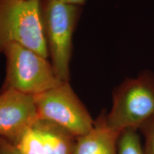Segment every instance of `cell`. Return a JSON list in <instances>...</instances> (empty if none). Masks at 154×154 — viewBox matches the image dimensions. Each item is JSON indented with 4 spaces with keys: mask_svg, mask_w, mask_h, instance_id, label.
I'll return each instance as SVG.
<instances>
[{
    "mask_svg": "<svg viewBox=\"0 0 154 154\" xmlns=\"http://www.w3.org/2000/svg\"><path fill=\"white\" fill-rule=\"evenodd\" d=\"M34 98L38 119L51 121L76 137L87 134L94 127V121L69 82Z\"/></svg>",
    "mask_w": 154,
    "mask_h": 154,
    "instance_id": "5",
    "label": "cell"
},
{
    "mask_svg": "<svg viewBox=\"0 0 154 154\" xmlns=\"http://www.w3.org/2000/svg\"><path fill=\"white\" fill-rule=\"evenodd\" d=\"M3 54L7 59V68L2 90L13 89L35 96L63 82L47 58L33 50L12 44L5 48Z\"/></svg>",
    "mask_w": 154,
    "mask_h": 154,
    "instance_id": "3",
    "label": "cell"
},
{
    "mask_svg": "<svg viewBox=\"0 0 154 154\" xmlns=\"http://www.w3.org/2000/svg\"><path fill=\"white\" fill-rule=\"evenodd\" d=\"M38 119L34 96L1 89L0 137L12 141Z\"/></svg>",
    "mask_w": 154,
    "mask_h": 154,
    "instance_id": "7",
    "label": "cell"
},
{
    "mask_svg": "<svg viewBox=\"0 0 154 154\" xmlns=\"http://www.w3.org/2000/svg\"><path fill=\"white\" fill-rule=\"evenodd\" d=\"M154 118V74L143 72L127 79L113 93L107 124L116 131L139 128Z\"/></svg>",
    "mask_w": 154,
    "mask_h": 154,
    "instance_id": "2",
    "label": "cell"
},
{
    "mask_svg": "<svg viewBox=\"0 0 154 154\" xmlns=\"http://www.w3.org/2000/svg\"><path fill=\"white\" fill-rule=\"evenodd\" d=\"M41 11L51 63L58 78L69 82L72 37L79 15V6L58 0H42Z\"/></svg>",
    "mask_w": 154,
    "mask_h": 154,
    "instance_id": "4",
    "label": "cell"
},
{
    "mask_svg": "<svg viewBox=\"0 0 154 154\" xmlns=\"http://www.w3.org/2000/svg\"><path fill=\"white\" fill-rule=\"evenodd\" d=\"M0 154H20L9 140L0 137Z\"/></svg>",
    "mask_w": 154,
    "mask_h": 154,
    "instance_id": "11",
    "label": "cell"
},
{
    "mask_svg": "<svg viewBox=\"0 0 154 154\" xmlns=\"http://www.w3.org/2000/svg\"><path fill=\"white\" fill-rule=\"evenodd\" d=\"M118 154H144L138 130L126 129L121 132L117 143Z\"/></svg>",
    "mask_w": 154,
    "mask_h": 154,
    "instance_id": "9",
    "label": "cell"
},
{
    "mask_svg": "<svg viewBox=\"0 0 154 154\" xmlns=\"http://www.w3.org/2000/svg\"><path fill=\"white\" fill-rule=\"evenodd\" d=\"M76 138L59 125L38 119L10 143L20 154H73Z\"/></svg>",
    "mask_w": 154,
    "mask_h": 154,
    "instance_id": "6",
    "label": "cell"
},
{
    "mask_svg": "<svg viewBox=\"0 0 154 154\" xmlns=\"http://www.w3.org/2000/svg\"><path fill=\"white\" fill-rule=\"evenodd\" d=\"M42 0H0V54L12 44L49 57L41 11Z\"/></svg>",
    "mask_w": 154,
    "mask_h": 154,
    "instance_id": "1",
    "label": "cell"
},
{
    "mask_svg": "<svg viewBox=\"0 0 154 154\" xmlns=\"http://www.w3.org/2000/svg\"><path fill=\"white\" fill-rule=\"evenodd\" d=\"M106 112L102 111L94 121L92 129L76 137L73 154H118L119 133L107 124Z\"/></svg>",
    "mask_w": 154,
    "mask_h": 154,
    "instance_id": "8",
    "label": "cell"
},
{
    "mask_svg": "<svg viewBox=\"0 0 154 154\" xmlns=\"http://www.w3.org/2000/svg\"><path fill=\"white\" fill-rule=\"evenodd\" d=\"M138 131L144 138V154H154V118L144 124Z\"/></svg>",
    "mask_w": 154,
    "mask_h": 154,
    "instance_id": "10",
    "label": "cell"
},
{
    "mask_svg": "<svg viewBox=\"0 0 154 154\" xmlns=\"http://www.w3.org/2000/svg\"><path fill=\"white\" fill-rule=\"evenodd\" d=\"M58 1H60L63 3L69 4V5L81 6L84 5L86 0H58Z\"/></svg>",
    "mask_w": 154,
    "mask_h": 154,
    "instance_id": "12",
    "label": "cell"
}]
</instances>
